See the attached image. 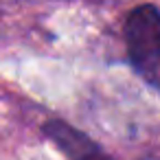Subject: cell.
I'll use <instances>...</instances> for the list:
<instances>
[{
    "instance_id": "2",
    "label": "cell",
    "mask_w": 160,
    "mask_h": 160,
    "mask_svg": "<svg viewBox=\"0 0 160 160\" xmlns=\"http://www.w3.org/2000/svg\"><path fill=\"white\" fill-rule=\"evenodd\" d=\"M42 134L59 149L66 160H114L92 136H88L64 118L44 121Z\"/></svg>"
},
{
    "instance_id": "1",
    "label": "cell",
    "mask_w": 160,
    "mask_h": 160,
    "mask_svg": "<svg viewBox=\"0 0 160 160\" xmlns=\"http://www.w3.org/2000/svg\"><path fill=\"white\" fill-rule=\"evenodd\" d=\"M123 42L132 70L160 92V9L151 2L129 9L123 20Z\"/></svg>"
}]
</instances>
